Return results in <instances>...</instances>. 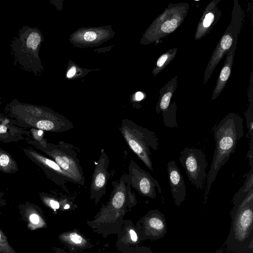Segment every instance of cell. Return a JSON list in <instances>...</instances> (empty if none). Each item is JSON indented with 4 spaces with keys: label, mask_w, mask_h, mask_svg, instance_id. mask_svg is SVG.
<instances>
[{
    "label": "cell",
    "mask_w": 253,
    "mask_h": 253,
    "mask_svg": "<svg viewBox=\"0 0 253 253\" xmlns=\"http://www.w3.org/2000/svg\"><path fill=\"white\" fill-rule=\"evenodd\" d=\"M238 38L235 39L233 44L227 52L226 57L222 69L217 79L216 85L213 90L212 100H214L221 92L230 77L233 65Z\"/></svg>",
    "instance_id": "5bb4252c"
},
{
    "label": "cell",
    "mask_w": 253,
    "mask_h": 253,
    "mask_svg": "<svg viewBox=\"0 0 253 253\" xmlns=\"http://www.w3.org/2000/svg\"><path fill=\"white\" fill-rule=\"evenodd\" d=\"M240 225L242 228H246L251 224L253 219L252 210L250 208H246L242 211L240 217Z\"/></svg>",
    "instance_id": "e0dca14e"
},
{
    "label": "cell",
    "mask_w": 253,
    "mask_h": 253,
    "mask_svg": "<svg viewBox=\"0 0 253 253\" xmlns=\"http://www.w3.org/2000/svg\"><path fill=\"white\" fill-rule=\"evenodd\" d=\"M42 40V34L38 28L23 26L10 43L15 62L24 70L35 75L42 68L39 54Z\"/></svg>",
    "instance_id": "3957f363"
},
{
    "label": "cell",
    "mask_w": 253,
    "mask_h": 253,
    "mask_svg": "<svg viewBox=\"0 0 253 253\" xmlns=\"http://www.w3.org/2000/svg\"><path fill=\"white\" fill-rule=\"evenodd\" d=\"M70 237L71 240L76 244H80L82 242V238L77 233H71Z\"/></svg>",
    "instance_id": "603a6c76"
},
{
    "label": "cell",
    "mask_w": 253,
    "mask_h": 253,
    "mask_svg": "<svg viewBox=\"0 0 253 253\" xmlns=\"http://www.w3.org/2000/svg\"><path fill=\"white\" fill-rule=\"evenodd\" d=\"M127 176L131 187L142 196L151 198H156V187L159 193L162 194L161 188L158 181L133 160H130L129 163Z\"/></svg>",
    "instance_id": "9c48e42d"
},
{
    "label": "cell",
    "mask_w": 253,
    "mask_h": 253,
    "mask_svg": "<svg viewBox=\"0 0 253 253\" xmlns=\"http://www.w3.org/2000/svg\"><path fill=\"white\" fill-rule=\"evenodd\" d=\"M70 208V205H68V204H66L65 206H64V209H69Z\"/></svg>",
    "instance_id": "83f0119b"
},
{
    "label": "cell",
    "mask_w": 253,
    "mask_h": 253,
    "mask_svg": "<svg viewBox=\"0 0 253 253\" xmlns=\"http://www.w3.org/2000/svg\"><path fill=\"white\" fill-rule=\"evenodd\" d=\"M149 223L151 227L157 230H162L164 227L162 221L157 217L151 218Z\"/></svg>",
    "instance_id": "ffe728a7"
},
{
    "label": "cell",
    "mask_w": 253,
    "mask_h": 253,
    "mask_svg": "<svg viewBox=\"0 0 253 253\" xmlns=\"http://www.w3.org/2000/svg\"><path fill=\"white\" fill-rule=\"evenodd\" d=\"M129 234H130L131 239L133 242L137 241V234L135 233V232L133 230L131 229L129 231Z\"/></svg>",
    "instance_id": "484cf974"
},
{
    "label": "cell",
    "mask_w": 253,
    "mask_h": 253,
    "mask_svg": "<svg viewBox=\"0 0 253 253\" xmlns=\"http://www.w3.org/2000/svg\"><path fill=\"white\" fill-rule=\"evenodd\" d=\"M19 170L17 163L12 156L0 147V171L5 173H14Z\"/></svg>",
    "instance_id": "2e32d148"
},
{
    "label": "cell",
    "mask_w": 253,
    "mask_h": 253,
    "mask_svg": "<svg viewBox=\"0 0 253 253\" xmlns=\"http://www.w3.org/2000/svg\"><path fill=\"white\" fill-rule=\"evenodd\" d=\"M97 35L93 31H88L86 32L84 36V38L85 41L87 42H92L96 39Z\"/></svg>",
    "instance_id": "44dd1931"
},
{
    "label": "cell",
    "mask_w": 253,
    "mask_h": 253,
    "mask_svg": "<svg viewBox=\"0 0 253 253\" xmlns=\"http://www.w3.org/2000/svg\"><path fill=\"white\" fill-rule=\"evenodd\" d=\"M0 236H1V235H0Z\"/></svg>",
    "instance_id": "f1b7e54d"
},
{
    "label": "cell",
    "mask_w": 253,
    "mask_h": 253,
    "mask_svg": "<svg viewBox=\"0 0 253 253\" xmlns=\"http://www.w3.org/2000/svg\"><path fill=\"white\" fill-rule=\"evenodd\" d=\"M232 15L231 23L213 51L206 69L204 84L207 83L217 65L231 47L234 40L238 38L241 27L242 11L237 0L234 1Z\"/></svg>",
    "instance_id": "8992f818"
},
{
    "label": "cell",
    "mask_w": 253,
    "mask_h": 253,
    "mask_svg": "<svg viewBox=\"0 0 253 253\" xmlns=\"http://www.w3.org/2000/svg\"><path fill=\"white\" fill-rule=\"evenodd\" d=\"M30 131L13 125L4 114H0V141L4 143L16 142L31 139Z\"/></svg>",
    "instance_id": "7c38bea8"
},
{
    "label": "cell",
    "mask_w": 253,
    "mask_h": 253,
    "mask_svg": "<svg viewBox=\"0 0 253 253\" xmlns=\"http://www.w3.org/2000/svg\"><path fill=\"white\" fill-rule=\"evenodd\" d=\"M4 114L21 128L63 132L74 128L66 118L46 107L20 102L15 98L7 104Z\"/></svg>",
    "instance_id": "6da1fadb"
},
{
    "label": "cell",
    "mask_w": 253,
    "mask_h": 253,
    "mask_svg": "<svg viewBox=\"0 0 253 253\" xmlns=\"http://www.w3.org/2000/svg\"><path fill=\"white\" fill-rule=\"evenodd\" d=\"M31 221L34 224H38L39 222V216L36 213H33L30 216Z\"/></svg>",
    "instance_id": "cb8c5ba5"
},
{
    "label": "cell",
    "mask_w": 253,
    "mask_h": 253,
    "mask_svg": "<svg viewBox=\"0 0 253 253\" xmlns=\"http://www.w3.org/2000/svg\"><path fill=\"white\" fill-rule=\"evenodd\" d=\"M119 130L130 149L153 171L150 148L157 150L159 145L155 132L128 119L122 121Z\"/></svg>",
    "instance_id": "5b68a950"
},
{
    "label": "cell",
    "mask_w": 253,
    "mask_h": 253,
    "mask_svg": "<svg viewBox=\"0 0 253 253\" xmlns=\"http://www.w3.org/2000/svg\"><path fill=\"white\" fill-rule=\"evenodd\" d=\"M159 16L155 24V35L161 39L173 32L186 15V4L169 5Z\"/></svg>",
    "instance_id": "30bf717a"
},
{
    "label": "cell",
    "mask_w": 253,
    "mask_h": 253,
    "mask_svg": "<svg viewBox=\"0 0 253 253\" xmlns=\"http://www.w3.org/2000/svg\"><path fill=\"white\" fill-rule=\"evenodd\" d=\"M32 139L38 141L40 144L47 142V140L43 137V131L38 129L31 128L30 130Z\"/></svg>",
    "instance_id": "d6986e66"
},
{
    "label": "cell",
    "mask_w": 253,
    "mask_h": 253,
    "mask_svg": "<svg viewBox=\"0 0 253 253\" xmlns=\"http://www.w3.org/2000/svg\"><path fill=\"white\" fill-rule=\"evenodd\" d=\"M40 195L43 196V197L45 198L46 199H48V203L52 209L55 210L56 209H58L59 208L60 205L58 202L53 199H49L47 198L46 197H45L42 193L40 194Z\"/></svg>",
    "instance_id": "7402d4cb"
},
{
    "label": "cell",
    "mask_w": 253,
    "mask_h": 253,
    "mask_svg": "<svg viewBox=\"0 0 253 253\" xmlns=\"http://www.w3.org/2000/svg\"><path fill=\"white\" fill-rule=\"evenodd\" d=\"M214 1H212L207 6L206 12L202 17V21H200L197 27V30L195 36V39L198 40L206 34L209 31V28L213 23L215 20V14L213 12V7L215 6Z\"/></svg>",
    "instance_id": "9a60e30c"
},
{
    "label": "cell",
    "mask_w": 253,
    "mask_h": 253,
    "mask_svg": "<svg viewBox=\"0 0 253 253\" xmlns=\"http://www.w3.org/2000/svg\"><path fill=\"white\" fill-rule=\"evenodd\" d=\"M144 97L143 94L140 91L137 92L135 94V99L137 101L141 100Z\"/></svg>",
    "instance_id": "4316f807"
},
{
    "label": "cell",
    "mask_w": 253,
    "mask_h": 253,
    "mask_svg": "<svg viewBox=\"0 0 253 253\" xmlns=\"http://www.w3.org/2000/svg\"><path fill=\"white\" fill-rule=\"evenodd\" d=\"M76 68L75 66L72 67L67 72V77L68 78H72L75 74Z\"/></svg>",
    "instance_id": "d4e9b609"
},
{
    "label": "cell",
    "mask_w": 253,
    "mask_h": 253,
    "mask_svg": "<svg viewBox=\"0 0 253 253\" xmlns=\"http://www.w3.org/2000/svg\"><path fill=\"white\" fill-rule=\"evenodd\" d=\"M213 134L215 149L207 175L206 199L219 169L234 152L237 142L244 135L243 119L236 114H229L216 126Z\"/></svg>",
    "instance_id": "7a4b0ae2"
},
{
    "label": "cell",
    "mask_w": 253,
    "mask_h": 253,
    "mask_svg": "<svg viewBox=\"0 0 253 253\" xmlns=\"http://www.w3.org/2000/svg\"><path fill=\"white\" fill-rule=\"evenodd\" d=\"M23 151L26 157L38 166L49 179L62 190L69 191L67 183L72 182V180L55 162L32 148H24Z\"/></svg>",
    "instance_id": "ba28073f"
},
{
    "label": "cell",
    "mask_w": 253,
    "mask_h": 253,
    "mask_svg": "<svg viewBox=\"0 0 253 253\" xmlns=\"http://www.w3.org/2000/svg\"><path fill=\"white\" fill-rule=\"evenodd\" d=\"M167 171L170 191L175 204L178 205L184 200L186 195L183 177L173 160L168 163Z\"/></svg>",
    "instance_id": "4fadbf2b"
},
{
    "label": "cell",
    "mask_w": 253,
    "mask_h": 253,
    "mask_svg": "<svg viewBox=\"0 0 253 253\" xmlns=\"http://www.w3.org/2000/svg\"><path fill=\"white\" fill-rule=\"evenodd\" d=\"M176 52V49H173L167 51L162 55L158 59L157 62V67L160 69V71L163 69L166 62L168 63L171 59L174 57Z\"/></svg>",
    "instance_id": "ac0fdd59"
},
{
    "label": "cell",
    "mask_w": 253,
    "mask_h": 253,
    "mask_svg": "<svg viewBox=\"0 0 253 253\" xmlns=\"http://www.w3.org/2000/svg\"><path fill=\"white\" fill-rule=\"evenodd\" d=\"M109 158L102 149L91 179L89 191L92 198L99 199L106 193L108 181L112 175L109 170Z\"/></svg>",
    "instance_id": "8fae6325"
},
{
    "label": "cell",
    "mask_w": 253,
    "mask_h": 253,
    "mask_svg": "<svg viewBox=\"0 0 253 253\" xmlns=\"http://www.w3.org/2000/svg\"><path fill=\"white\" fill-rule=\"evenodd\" d=\"M27 142L55 162L70 177L72 183L81 185L84 184L85 177L83 169L77 149L73 145L62 141L57 144L47 141L40 144L32 139H28Z\"/></svg>",
    "instance_id": "277c9868"
},
{
    "label": "cell",
    "mask_w": 253,
    "mask_h": 253,
    "mask_svg": "<svg viewBox=\"0 0 253 253\" xmlns=\"http://www.w3.org/2000/svg\"><path fill=\"white\" fill-rule=\"evenodd\" d=\"M179 161L191 183L197 189L204 190L207 177V163L204 152L198 148H185L180 153Z\"/></svg>",
    "instance_id": "52a82bcc"
}]
</instances>
